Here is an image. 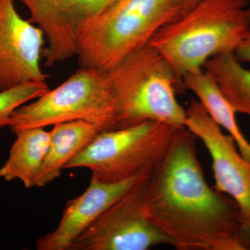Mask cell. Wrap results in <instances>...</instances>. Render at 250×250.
Wrapping results in <instances>:
<instances>
[{"label": "cell", "instance_id": "obj_1", "mask_svg": "<svg viewBox=\"0 0 250 250\" xmlns=\"http://www.w3.org/2000/svg\"><path fill=\"white\" fill-rule=\"evenodd\" d=\"M195 136L178 128L149 175L147 218L179 250H244L238 206L210 188L197 158Z\"/></svg>", "mask_w": 250, "mask_h": 250}, {"label": "cell", "instance_id": "obj_2", "mask_svg": "<svg viewBox=\"0 0 250 250\" xmlns=\"http://www.w3.org/2000/svg\"><path fill=\"white\" fill-rule=\"evenodd\" d=\"M250 1L199 0L148 44L167 59L182 82L184 74L202 70L208 59L235 52L250 31Z\"/></svg>", "mask_w": 250, "mask_h": 250}, {"label": "cell", "instance_id": "obj_3", "mask_svg": "<svg viewBox=\"0 0 250 250\" xmlns=\"http://www.w3.org/2000/svg\"><path fill=\"white\" fill-rule=\"evenodd\" d=\"M104 73L116 104L117 129L148 121L185 127L186 110L176 98L185 91L183 83L152 46H143Z\"/></svg>", "mask_w": 250, "mask_h": 250}, {"label": "cell", "instance_id": "obj_4", "mask_svg": "<svg viewBox=\"0 0 250 250\" xmlns=\"http://www.w3.org/2000/svg\"><path fill=\"white\" fill-rule=\"evenodd\" d=\"M182 14L180 0H116L85 31L80 67L108 71Z\"/></svg>", "mask_w": 250, "mask_h": 250}, {"label": "cell", "instance_id": "obj_5", "mask_svg": "<svg viewBox=\"0 0 250 250\" xmlns=\"http://www.w3.org/2000/svg\"><path fill=\"white\" fill-rule=\"evenodd\" d=\"M178 129L148 121L104 131L72 159L64 169L85 167L104 183H118L154 167L165 155Z\"/></svg>", "mask_w": 250, "mask_h": 250}, {"label": "cell", "instance_id": "obj_6", "mask_svg": "<svg viewBox=\"0 0 250 250\" xmlns=\"http://www.w3.org/2000/svg\"><path fill=\"white\" fill-rule=\"evenodd\" d=\"M73 121L98 123L107 131L117 129L116 104L104 72L81 67L55 89L16 108L9 127L14 134Z\"/></svg>", "mask_w": 250, "mask_h": 250}, {"label": "cell", "instance_id": "obj_7", "mask_svg": "<svg viewBox=\"0 0 250 250\" xmlns=\"http://www.w3.org/2000/svg\"><path fill=\"white\" fill-rule=\"evenodd\" d=\"M153 167L77 237L69 250H147L158 245L172 246L170 238L147 218L146 195Z\"/></svg>", "mask_w": 250, "mask_h": 250}, {"label": "cell", "instance_id": "obj_8", "mask_svg": "<svg viewBox=\"0 0 250 250\" xmlns=\"http://www.w3.org/2000/svg\"><path fill=\"white\" fill-rule=\"evenodd\" d=\"M25 5L29 22L45 35L41 57L51 67L78 54L81 41L90 24L116 0H14Z\"/></svg>", "mask_w": 250, "mask_h": 250}, {"label": "cell", "instance_id": "obj_9", "mask_svg": "<svg viewBox=\"0 0 250 250\" xmlns=\"http://www.w3.org/2000/svg\"><path fill=\"white\" fill-rule=\"evenodd\" d=\"M184 126L201 139L212 159L215 190L226 194L238 206L241 225L250 223V161L243 157L230 135L192 100L186 110Z\"/></svg>", "mask_w": 250, "mask_h": 250}, {"label": "cell", "instance_id": "obj_10", "mask_svg": "<svg viewBox=\"0 0 250 250\" xmlns=\"http://www.w3.org/2000/svg\"><path fill=\"white\" fill-rule=\"evenodd\" d=\"M14 2L0 0V91L49 77L41 67L44 33L20 16Z\"/></svg>", "mask_w": 250, "mask_h": 250}, {"label": "cell", "instance_id": "obj_11", "mask_svg": "<svg viewBox=\"0 0 250 250\" xmlns=\"http://www.w3.org/2000/svg\"><path fill=\"white\" fill-rule=\"evenodd\" d=\"M143 173L124 182L112 184L104 183L92 177L84 192L67 202L56 229L38 240L37 250H69L77 237L123 197Z\"/></svg>", "mask_w": 250, "mask_h": 250}, {"label": "cell", "instance_id": "obj_12", "mask_svg": "<svg viewBox=\"0 0 250 250\" xmlns=\"http://www.w3.org/2000/svg\"><path fill=\"white\" fill-rule=\"evenodd\" d=\"M103 125L86 121H73L54 125L48 152L36 180L43 187L59 177L65 166L82 152L100 133Z\"/></svg>", "mask_w": 250, "mask_h": 250}, {"label": "cell", "instance_id": "obj_13", "mask_svg": "<svg viewBox=\"0 0 250 250\" xmlns=\"http://www.w3.org/2000/svg\"><path fill=\"white\" fill-rule=\"evenodd\" d=\"M14 134L16 139L7 161L0 168V177L6 181L19 179L27 188L35 187L48 152L52 132L36 127L19 130Z\"/></svg>", "mask_w": 250, "mask_h": 250}, {"label": "cell", "instance_id": "obj_14", "mask_svg": "<svg viewBox=\"0 0 250 250\" xmlns=\"http://www.w3.org/2000/svg\"><path fill=\"white\" fill-rule=\"evenodd\" d=\"M182 82L184 89L196 95L210 118L228 131L242 156L250 161V143L237 123L236 111L224 96L216 82L202 69L184 74Z\"/></svg>", "mask_w": 250, "mask_h": 250}, {"label": "cell", "instance_id": "obj_15", "mask_svg": "<svg viewBox=\"0 0 250 250\" xmlns=\"http://www.w3.org/2000/svg\"><path fill=\"white\" fill-rule=\"evenodd\" d=\"M202 67L236 113L250 116V70L242 65L234 52L212 57Z\"/></svg>", "mask_w": 250, "mask_h": 250}, {"label": "cell", "instance_id": "obj_16", "mask_svg": "<svg viewBox=\"0 0 250 250\" xmlns=\"http://www.w3.org/2000/svg\"><path fill=\"white\" fill-rule=\"evenodd\" d=\"M49 90L45 82H31L0 91V129L9 126L11 115L16 108L40 98Z\"/></svg>", "mask_w": 250, "mask_h": 250}, {"label": "cell", "instance_id": "obj_17", "mask_svg": "<svg viewBox=\"0 0 250 250\" xmlns=\"http://www.w3.org/2000/svg\"><path fill=\"white\" fill-rule=\"evenodd\" d=\"M236 59L241 62H250V31L234 52Z\"/></svg>", "mask_w": 250, "mask_h": 250}, {"label": "cell", "instance_id": "obj_18", "mask_svg": "<svg viewBox=\"0 0 250 250\" xmlns=\"http://www.w3.org/2000/svg\"><path fill=\"white\" fill-rule=\"evenodd\" d=\"M238 234L246 250H250V223L241 225Z\"/></svg>", "mask_w": 250, "mask_h": 250}, {"label": "cell", "instance_id": "obj_19", "mask_svg": "<svg viewBox=\"0 0 250 250\" xmlns=\"http://www.w3.org/2000/svg\"><path fill=\"white\" fill-rule=\"evenodd\" d=\"M180 1L184 14L188 11L189 10L191 9L198 2L199 0H180Z\"/></svg>", "mask_w": 250, "mask_h": 250}]
</instances>
